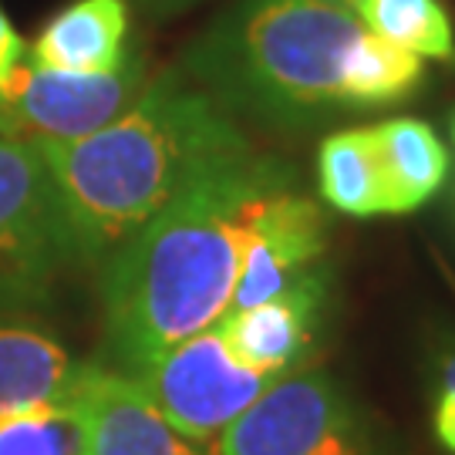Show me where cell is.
<instances>
[{"label":"cell","instance_id":"cell-19","mask_svg":"<svg viewBox=\"0 0 455 455\" xmlns=\"http://www.w3.org/2000/svg\"><path fill=\"white\" fill-rule=\"evenodd\" d=\"M435 378H439V388L455 385V338H445L435 351Z\"/></svg>","mask_w":455,"mask_h":455},{"label":"cell","instance_id":"cell-13","mask_svg":"<svg viewBox=\"0 0 455 455\" xmlns=\"http://www.w3.org/2000/svg\"><path fill=\"white\" fill-rule=\"evenodd\" d=\"M371 135L385 182V212H411L439 193L449 176V156L425 122L388 118L371 125Z\"/></svg>","mask_w":455,"mask_h":455},{"label":"cell","instance_id":"cell-4","mask_svg":"<svg viewBox=\"0 0 455 455\" xmlns=\"http://www.w3.org/2000/svg\"><path fill=\"white\" fill-rule=\"evenodd\" d=\"M78 263L61 199L31 142L0 135V310L44 307Z\"/></svg>","mask_w":455,"mask_h":455},{"label":"cell","instance_id":"cell-9","mask_svg":"<svg viewBox=\"0 0 455 455\" xmlns=\"http://www.w3.org/2000/svg\"><path fill=\"white\" fill-rule=\"evenodd\" d=\"M331 280L317 263L300 274L287 291L257 307L227 310L220 317V338L236 358L270 374H283L304 364L314 341L321 338V314L327 310Z\"/></svg>","mask_w":455,"mask_h":455},{"label":"cell","instance_id":"cell-5","mask_svg":"<svg viewBox=\"0 0 455 455\" xmlns=\"http://www.w3.org/2000/svg\"><path fill=\"white\" fill-rule=\"evenodd\" d=\"M216 455H368V439L341 385L297 364L223 428Z\"/></svg>","mask_w":455,"mask_h":455},{"label":"cell","instance_id":"cell-8","mask_svg":"<svg viewBox=\"0 0 455 455\" xmlns=\"http://www.w3.org/2000/svg\"><path fill=\"white\" fill-rule=\"evenodd\" d=\"M327 246V216L297 193V180L274 186L257 199L246 223L243 263L229 310L257 307L287 291L300 274L317 267Z\"/></svg>","mask_w":455,"mask_h":455},{"label":"cell","instance_id":"cell-18","mask_svg":"<svg viewBox=\"0 0 455 455\" xmlns=\"http://www.w3.org/2000/svg\"><path fill=\"white\" fill-rule=\"evenodd\" d=\"M435 435L455 455V385L452 388H439V398H435Z\"/></svg>","mask_w":455,"mask_h":455},{"label":"cell","instance_id":"cell-15","mask_svg":"<svg viewBox=\"0 0 455 455\" xmlns=\"http://www.w3.org/2000/svg\"><path fill=\"white\" fill-rule=\"evenodd\" d=\"M355 14L395 48L455 61V28L442 0H355Z\"/></svg>","mask_w":455,"mask_h":455},{"label":"cell","instance_id":"cell-10","mask_svg":"<svg viewBox=\"0 0 455 455\" xmlns=\"http://www.w3.org/2000/svg\"><path fill=\"white\" fill-rule=\"evenodd\" d=\"M78 398L88 419V455H212L210 445L176 432L139 381L115 368L88 364Z\"/></svg>","mask_w":455,"mask_h":455},{"label":"cell","instance_id":"cell-11","mask_svg":"<svg viewBox=\"0 0 455 455\" xmlns=\"http://www.w3.org/2000/svg\"><path fill=\"white\" fill-rule=\"evenodd\" d=\"M129 0H75L31 44V65L68 75H108L132 54Z\"/></svg>","mask_w":455,"mask_h":455},{"label":"cell","instance_id":"cell-14","mask_svg":"<svg viewBox=\"0 0 455 455\" xmlns=\"http://www.w3.org/2000/svg\"><path fill=\"white\" fill-rule=\"evenodd\" d=\"M321 196L334 210L351 216L385 212V182L374 152V135L368 129H344L327 135L317 156Z\"/></svg>","mask_w":455,"mask_h":455},{"label":"cell","instance_id":"cell-20","mask_svg":"<svg viewBox=\"0 0 455 455\" xmlns=\"http://www.w3.org/2000/svg\"><path fill=\"white\" fill-rule=\"evenodd\" d=\"M135 7H142L146 14H156V17H169V14H180L186 7H193L196 0H132Z\"/></svg>","mask_w":455,"mask_h":455},{"label":"cell","instance_id":"cell-12","mask_svg":"<svg viewBox=\"0 0 455 455\" xmlns=\"http://www.w3.org/2000/svg\"><path fill=\"white\" fill-rule=\"evenodd\" d=\"M84 368L54 334L0 317V411L75 398Z\"/></svg>","mask_w":455,"mask_h":455},{"label":"cell","instance_id":"cell-6","mask_svg":"<svg viewBox=\"0 0 455 455\" xmlns=\"http://www.w3.org/2000/svg\"><path fill=\"white\" fill-rule=\"evenodd\" d=\"M274 378L276 374L250 368L236 358L216 327L186 338L132 374L165 422L210 449L223 428L274 385Z\"/></svg>","mask_w":455,"mask_h":455},{"label":"cell","instance_id":"cell-2","mask_svg":"<svg viewBox=\"0 0 455 455\" xmlns=\"http://www.w3.org/2000/svg\"><path fill=\"white\" fill-rule=\"evenodd\" d=\"M48 165L78 263H101L189 182L246 152L240 125L169 68L105 129L71 142H31Z\"/></svg>","mask_w":455,"mask_h":455},{"label":"cell","instance_id":"cell-1","mask_svg":"<svg viewBox=\"0 0 455 455\" xmlns=\"http://www.w3.org/2000/svg\"><path fill=\"white\" fill-rule=\"evenodd\" d=\"M297 169L246 148L210 165L101 263L105 351L139 374L169 347L216 327L233 304L250 210Z\"/></svg>","mask_w":455,"mask_h":455},{"label":"cell","instance_id":"cell-17","mask_svg":"<svg viewBox=\"0 0 455 455\" xmlns=\"http://www.w3.org/2000/svg\"><path fill=\"white\" fill-rule=\"evenodd\" d=\"M24 54H28V44H24V37L14 28V20L7 17L4 4H0V98H4V92L11 88L14 75L24 65Z\"/></svg>","mask_w":455,"mask_h":455},{"label":"cell","instance_id":"cell-3","mask_svg":"<svg viewBox=\"0 0 455 455\" xmlns=\"http://www.w3.org/2000/svg\"><path fill=\"white\" fill-rule=\"evenodd\" d=\"M371 31L344 0H233L180 71L229 115L307 132L361 112L351 78Z\"/></svg>","mask_w":455,"mask_h":455},{"label":"cell","instance_id":"cell-21","mask_svg":"<svg viewBox=\"0 0 455 455\" xmlns=\"http://www.w3.org/2000/svg\"><path fill=\"white\" fill-rule=\"evenodd\" d=\"M452 139H455V115H452Z\"/></svg>","mask_w":455,"mask_h":455},{"label":"cell","instance_id":"cell-7","mask_svg":"<svg viewBox=\"0 0 455 455\" xmlns=\"http://www.w3.org/2000/svg\"><path fill=\"white\" fill-rule=\"evenodd\" d=\"M146 84L148 68L139 51L108 75H68L24 61L0 98V135L20 142L84 139L115 122Z\"/></svg>","mask_w":455,"mask_h":455},{"label":"cell","instance_id":"cell-16","mask_svg":"<svg viewBox=\"0 0 455 455\" xmlns=\"http://www.w3.org/2000/svg\"><path fill=\"white\" fill-rule=\"evenodd\" d=\"M0 455H88V419L82 398L54 405L4 408Z\"/></svg>","mask_w":455,"mask_h":455}]
</instances>
